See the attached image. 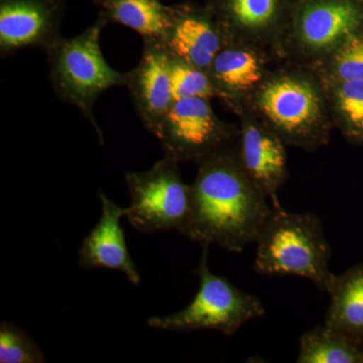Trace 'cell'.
Returning <instances> with one entry per match:
<instances>
[{"mask_svg":"<svg viewBox=\"0 0 363 363\" xmlns=\"http://www.w3.org/2000/svg\"><path fill=\"white\" fill-rule=\"evenodd\" d=\"M191 185L190 218L184 235L202 247L240 253L272 211L269 199L245 174L233 147L198 164Z\"/></svg>","mask_w":363,"mask_h":363,"instance_id":"1","label":"cell"},{"mask_svg":"<svg viewBox=\"0 0 363 363\" xmlns=\"http://www.w3.org/2000/svg\"><path fill=\"white\" fill-rule=\"evenodd\" d=\"M255 267L264 274L298 276L326 292L331 247L316 215L274 208L255 240Z\"/></svg>","mask_w":363,"mask_h":363,"instance_id":"2","label":"cell"},{"mask_svg":"<svg viewBox=\"0 0 363 363\" xmlns=\"http://www.w3.org/2000/svg\"><path fill=\"white\" fill-rule=\"evenodd\" d=\"M108 21L98 16L84 32L67 39L60 37L45 50L50 79L60 99L75 105L94 126L100 140L102 131L95 119V101L101 93L116 86H125L126 73L114 70L100 49V35Z\"/></svg>","mask_w":363,"mask_h":363,"instance_id":"3","label":"cell"},{"mask_svg":"<svg viewBox=\"0 0 363 363\" xmlns=\"http://www.w3.org/2000/svg\"><path fill=\"white\" fill-rule=\"evenodd\" d=\"M208 247H203L201 260L195 271L199 278V289L192 302L169 316L150 317L147 320L150 328L184 332L213 330L229 336L250 320L264 316L266 309L259 298L210 272Z\"/></svg>","mask_w":363,"mask_h":363,"instance_id":"4","label":"cell"},{"mask_svg":"<svg viewBox=\"0 0 363 363\" xmlns=\"http://www.w3.org/2000/svg\"><path fill=\"white\" fill-rule=\"evenodd\" d=\"M179 162L167 156L152 168L125 175L130 196L126 218L142 233L176 230L183 234L190 218L191 185L184 183Z\"/></svg>","mask_w":363,"mask_h":363,"instance_id":"5","label":"cell"},{"mask_svg":"<svg viewBox=\"0 0 363 363\" xmlns=\"http://www.w3.org/2000/svg\"><path fill=\"white\" fill-rule=\"evenodd\" d=\"M155 136L167 156L179 162L200 164L233 147V131L217 118L204 98L175 100Z\"/></svg>","mask_w":363,"mask_h":363,"instance_id":"6","label":"cell"},{"mask_svg":"<svg viewBox=\"0 0 363 363\" xmlns=\"http://www.w3.org/2000/svg\"><path fill=\"white\" fill-rule=\"evenodd\" d=\"M259 106L281 140L314 147L325 140L322 101L317 90L297 77L267 82L259 94Z\"/></svg>","mask_w":363,"mask_h":363,"instance_id":"7","label":"cell"},{"mask_svg":"<svg viewBox=\"0 0 363 363\" xmlns=\"http://www.w3.org/2000/svg\"><path fill=\"white\" fill-rule=\"evenodd\" d=\"M65 0H0L1 58L26 48L47 49L61 37Z\"/></svg>","mask_w":363,"mask_h":363,"instance_id":"8","label":"cell"},{"mask_svg":"<svg viewBox=\"0 0 363 363\" xmlns=\"http://www.w3.org/2000/svg\"><path fill=\"white\" fill-rule=\"evenodd\" d=\"M143 40L142 57L135 68L126 72L125 87L130 90L143 125L155 135L175 101L172 89L171 56L162 40Z\"/></svg>","mask_w":363,"mask_h":363,"instance_id":"9","label":"cell"},{"mask_svg":"<svg viewBox=\"0 0 363 363\" xmlns=\"http://www.w3.org/2000/svg\"><path fill=\"white\" fill-rule=\"evenodd\" d=\"M171 23L162 44L173 57L209 71L215 57L226 45L220 26L209 7L191 4L169 6Z\"/></svg>","mask_w":363,"mask_h":363,"instance_id":"10","label":"cell"},{"mask_svg":"<svg viewBox=\"0 0 363 363\" xmlns=\"http://www.w3.org/2000/svg\"><path fill=\"white\" fill-rule=\"evenodd\" d=\"M236 155L248 178L272 206L281 208L278 193L288 178V166L284 140L278 133L257 123H245Z\"/></svg>","mask_w":363,"mask_h":363,"instance_id":"11","label":"cell"},{"mask_svg":"<svg viewBox=\"0 0 363 363\" xmlns=\"http://www.w3.org/2000/svg\"><path fill=\"white\" fill-rule=\"evenodd\" d=\"M101 217L83 240L79 250V266L83 269H107L123 272L133 285L140 283V277L131 259L121 220L126 208L117 206L99 192Z\"/></svg>","mask_w":363,"mask_h":363,"instance_id":"12","label":"cell"},{"mask_svg":"<svg viewBox=\"0 0 363 363\" xmlns=\"http://www.w3.org/2000/svg\"><path fill=\"white\" fill-rule=\"evenodd\" d=\"M362 20L352 0H308L298 18V33L308 47L328 49L350 38Z\"/></svg>","mask_w":363,"mask_h":363,"instance_id":"13","label":"cell"},{"mask_svg":"<svg viewBox=\"0 0 363 363\" xmlns=\"http://www.w3.org/2000/svg\"><path fill=\"white\" fill-rule=\"evenodd\" d=\"M326 292L330 305L324 325L363 343V264L333 274Z\"/></svg>","mask_w":363,"mask_h":363,"instance_id":"14","label":"cell"},{"mask_svg":"<svg viewBox=\"0 0 363 363\" xmlns=\"http://www.w3.org/2000/svg\"><path fill=\"white\" fill-rule=\"evenodd\" d=\"M286 0H210L208 4L220 26L226 44L241 33H264L278 21Z\"/></svg>","mask_w":363,"mask_h":363,"instance_id":"15","label":"cell"},{"mask_svg":"<svg viewBox=\"0 0 363 363\" xmlns=\"http://www.w3.org/2000/svg\"><path fill=\"white\" fill-rule=\"evenodd\" d=\"M108 23L135 30L143 39L162 40L171 23V11L161 0H93Z\"/></svg>","mask_w":363,"mask_h":363,"instance_id":"16","label":"cell"},{"mask_svg":"<svg viewBox=\"0 0 363 363\" xmlns=\"http://www.w3.org/2000/svg\"><path fill=\"white\" fill-rule=\"evenodd\" d=\"M209 74L217 94L231 96L255 87L262 78V67L253 52L229 43L215 57Z\"/></svg>","mask_w":363,"mask_h":363,"instance_id":"17","label":"cell"},{"mask_svg":"<svg viewBox=\"0 0 363 363\" xmlns=\"http://www.w3.org/2000/svg\"><path fill=\"white\" fill-rule=\"evenodd\" d=\"M297 362L363 363V343L324 325L301 336Z\"/></svg>","mask_w":363,"mask_h":363,"instance_id":"18","label":"cell"},{"mask_svg":"<svg viewBox=\"0 0 363 363\" xmlns=\"http://www.w3.org/2000/svg\"><path fill=\"white\" fill-rule=\"evenodd\" d=\"M172 89L174 100L218 96L209 71L203 70L171 57Z\"/></svg>","mask_w":363,"mask_h":363,"instance_id":"19","label":"cell"},{"mask_svg":"<svg viewBox=\"0 0 363 363\" xmlns=\"http://www.w3.org/2000/svg\"><path fill=\"white\" fill-rule=\"evenodd\" d=\"M0 362L44 363L45 355L23 329L9 322L0 324Z\"/></svg>","mask_w":363,"mask_h":363,"instance_id":"20","label":"cell"},{"mask_svg":"<svg viewBox=\"0 0 363 363\" xmlns=\"http://www.w3.org/2000/svg\"><path fill=\"white\" fill-rule=\"evenodd\" d=\"M337 104L346 133L363 140V80L342 81L337 90Z\"/></svg>","mask_w":363,"mask_h":363,"instance_id":"21","label":"cell"},{"mask_svg":"<svg viewBox=\"0 0 363 363\" xmlns=\"http://www.w3.org/2000/svg\"><path fill=\"white\" fill-rule=\"evenodd\" d=\"M334 70L339 80H363V38L350 35L339 48Z\"/></svg>","mask_w":363,"mask_h":363,"instance_id":"22","label":"cell"}]
</instances>
